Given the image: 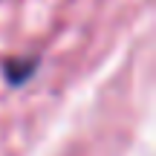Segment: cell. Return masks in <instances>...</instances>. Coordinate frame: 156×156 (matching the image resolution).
<instances>
[{
  "label": "cell",
  "mask_w": 156,
  "mask_h": 156,
  "mask_svg": "<svg viewBox=\"0 0 156 156\" xmlns=\"http://www.w3.org/2000/svg\"><path fill=\"white\" fill-rule=\"evenodd\" d=\"M35 67H38L35 58H12V61H6L3 75H6V81H9V84H23L29 75L35 73Z\"/></svg>",
  "instance_id": "cell-1"
}]
</instances>
